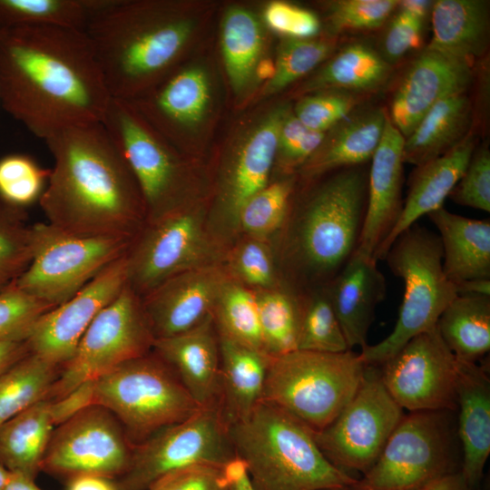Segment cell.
I'll return each mask as SVG.
<instances>
[{
  "label": "cell",
  "instance_id": "obj_22",
  "mask_svg": "<svg viewBox=\"0 0 490 490\" xmlns=\"http://www.w3.org/2000/svg\"><path fill=\"white\" fill-rule=\"evenodd\" d=\"M404 142L405 138L387 113L380 142L370 160L367 211L358 248L374 259L395 226L403 206Z\"/></svg>",
  "mask_w": 490,
  "mask_h": 490
},
{
  "label": "cell",
  "instance_id": "obj_12",
  "mask_svg": "<svg viewBox=\"0 0 490 490\" xmlns=\"http://www.w3.org/2000/svg\"><path fill=\"white\" fill-rule=\"evenodd\" d=\"M154 340L142 298L126 284L91 323L47 399H60L83 383L151 352Z\"/></svg>",
  "mask_w": 490,
  "mask_h": 490
},
{
  "label": "cell",
  "instance_id": "obj_57",
  "mask_svg": "<svg viewBox=\"0 0 490 490\" xmlns=\"http://www.w3.org/2000/svg\"><path fill=\"white\" fill-rule=\"evenodd\" d=\"M30 353L26 340L0 342V374Z\"/></svg>",
  "mask_w": 490,
  "mask_h": 490
},
{
  "label": "cell",
  "instance_id": "obj_38",
  "mask_svg": "<svg viewBox=\"0 0 490 490\" xmlns=\"http://www.w3.org/2000/svg\"><path fill=\"white\" fill-rule=\"evenodd\" d=\"M111 0H0V30L55 25L84 31L90 18Z\"/></svg>",
  "mask_w": 490,
  "mask_h": 490
},
{
  "label": "cell",
  "instance_id": "obj_24",
  "mask_svg": "<svg viewBox=\"0 0 490 490\" xmlns=\"http://www.w3.org/2000/svg\"><path fill=\"white\" fill-rule=\"evenodd\" d=\"M328 290L348 348H364L376 309L387 294L377 260L357 249L328 284Z\"/></svg>",
  "mask_w": 490,
  "mask_h": 490
},
{
  "label": "cell",
  "instance_id": "obj_7",
  "mask_svg": "<svg viewBox=\"0 0 490 490\" xmlns=\"http://www.w3.org/2000/svg\"><path fill=\"white\" fill-rule=\"evenodd\" d=\"M367 365L348 350H307L270 358L261 401L273 404L313 431L328 426L356 393Z\"/></svg>",
  "mask_w": 490,
  "mask_h": 490
},
{
  "label": "cell",
  "instance_id": "obj_3",
  "mask_svg": "<svg viewBox=\"0 0 490 490\" xmlns=\"http://www.w3.org/2000/svg\"><path fill=\"white\" fill-rule=\"evenodd\" d=\"M290 206L281 229L284 282L297 292L328 285L358 248L368 205L363 165L328 172Z\"/></svg>",
  "mask_w": 490,
  "mask_h": 490
},
{
  "label": "cell",
  "instance_id": "obj_20",
  "mask_svg": "<svg viewBox=\"0 0 490 490\" xmlns=\"http://www.w3.org/2000/svg\"><path fill=\"white\" fill-rule=\"evenodd\" d=\"M231 279L224 263L179 273L142 298L156 338L184 332L212 313L224 285Z\"/></svg>",
  "mask_w": 490,
  "mask_h": 490
},
{
  "label": "cell",
  "instance_id": "obj_16",
  "mask_svg": "<svg viewBox=\"0 0 490 490\" xmlns=\"http://www.w3.org/2000/svg\"><path fill=\"white\" fill-rule=\"evenodd\" d=\"M133 450L118 418L92 405L54 427L41 471L65 480L83 475L118 479L129 469Z\"/></svg>",
  "mask_w": 490,
  "mask_h": 490
},
{
  "label": "cell",
  "instance_id": "obj_13",
  "mask_svg": "<svg viewBox=\"0 0 490 490\" xmlns=\"http://www.w3.org/2000/svg\"><path fill=\"white\" fill-rule=\"evenodd\" d=\"M102 123L138 184L146 222L189 204L181 162L131 103L111 97Z\"/></svg>",
  "mask_w": 490,
  "mask_h": 490
},
{
  "label": "cell",
  "instance_id": "obj_62",
  "mask_svg": "<svg viewBox=\"0 0 490 490\" xmlns=\"http://www.w3.org/2000/svg\"><path fill=\"white\" fill-rule=\"evenodd\" d=\"M12 474V473H11ZM3 490H42L34 480L29 479L20 475L12 474L10 480Z\"/></svg>",
  "mask_w": 490,
  "mask_h": 490
},
{
  "label": "cell",
  "instance_id": "obj_34",
  "mask_svg": "<svg viewBox=\"0 0 490 490\" xmlns=\"http://www.w3.org/2000/svg\"><path fill=\"white\" fill-rule=\"evenodd\" d=\"M391 74L390 64L370 45L354 43L342 48L309 80L302 92H372L381 88Z\"/></svg>",
  "mask_w": 490,
  "mask_h": 490
},
{
  "label": "cell",
  "instance_id": "obj_29",
  "mask_svg": "<svg viewBox=\"0 0 490 490\" xmlns=\"http://www.w3.org/2000/svg\"><path fill=\"white\" fill-rule=\"evenodd\" d=\"M218 335L220 355L219 408L229 427L245 419L261 401L270 357Z\"/></svg>",
  "mask_w": 490,
  "mask_h": 490
},
{
  "label": "cell",
  "instance_id": "obj_54",
  "mask_svg": "<svg viewBox=\"0 0 490 490\" xmlns=\"http://www.w3.org/2000/svg\"><path fill=\"white\" fill-rule=\"evenodd\" d=\"M424 21L398 11L382 41V56L390 64L420 46Z\"/></svg>",
  "mask_w": 490,
  "mask_h": 490
},
{
  "label": "cell",
  "instance_id": "obj_23",
  "mask_svg": "<svg viewBox=\"0 0 490 490\" xmlns=\"http://www.w3.org/2000/svg\"><path fill=\"white\" fill-rule=\"evenodd\" d=\"M152 351L175 372L200 407H219L220 355L212 313L191 329L156 338Z\"/></svg>",
  "mask_w": 490,
  "mask_h": 490
},
{
  "label": "cell",
  "instance_id": "obj_53",
  "mask_svg": "<svg viewBox=\"0 0 490 490\" xmlns=\"http://www.w3.org/2000/svg\"><path fill=\"white\" fill-rule=\"evenodd\" d=\"M263 16L272 31L288 38L310 39L320 29V22L313 12L282 1L270 3Z\"/></svg>",
  "mask_w": 490,
  "mask_h": 490
},
{
  "label": "cell",
  "instance_id": "obj_64",
  "mask_svg": "<svg viewBox=\"0 0 490 490\" xmlns=\"http://www.w3.org/2000/svg\"><path fill=\"white\" fill-rule=\"evenodd\" d=\"M319 490H350L348 487L347 488H326V489H319Z\"/></svg>",
  "mask_w": 490,
  "mask_h": 490
},
{
  "label": "cell",
  "instance_id": "obj_42",
  "mask_svg": "<svg viewBox=\"0 0 490 490\" xmlns=\"http://www.w3.org/2000/svg\"><path fill=\"white\" fill-rule=\"evenodd\" d=\"M295 180L288 177L266 185L241 207L238 231L263 239L281 230L290 206Z\"/></svg>",
  "mask_w": 490,
  "mask_h": 490
},
{
  "label": "cell",
  "instance_id": "obj_35",
  "mask_svg": "<svg viewBox=\"0 0 490 490\" xmlns=\"http://www.w3.org/2000/svg\"><path fill=\"white\" fill-rule=\"evenodd\" d=\"M436 328L458 360L476 362L490 349V296L457 295Z\"/></svg>",
  "mask_w": 490,
  "mask_h": 490
},
{
  "label": "cell",
  "instance_id": "obj_8",
  "mask_svg": "<svg viewBox=\"0 0 490 490\" xmlns=\"http://www.w3.org/2000/svg\"><path fill=\"white\" fill-rule=\"evenodd\" d=\"M94 404L118 418L134 446L201 408L152 350L94 379Z\"/></svg>",
  "mask_w": 490,
  "mask_h": 490
},
{
  "label": "cell",
  "instance_id": "obj_46",
  "mask_svg": "<svg viewBox=\"0 0 490 490\" xmlns=\"http://www.w3.org/2000/svg\"><path fill=\"white\" fill-rule=\"evenodd\" d=\"M51 169L43 168L26 154H9L0 159V201L25 209L39 201Z\"/></svg>",
  "mask_w": 490,
  "mask_h": 490
},
{
  "label": "cell",
  "instance_id": "obj_50",
  "mask_svg": "<svg viewBox=\"0 0 490 490\" xmlns=\"http://www.w3.org/2000/svg\"><path fill=\"white\" fill-rule=\"evenodd\" d=\"M326 134L307 128L288 111L279 134L277 156L280 167L288 173L299 170L320 146Z\"/></svg>",
  "mask_w": 490,
  "mask_h": 490
},
{
  "label": "cell",
  "instance_id": "obj_14",
  "mask_svg": "<svg viewBox=\"0 0 490 490\" xmlns=\"http://www.w3.org/2000/svg\"><path fill=\"white\" fill-rule=\"evenodd\" d=\"M236 457L220 408L201 407L189 418L152 434L134 446L131 466L116 479L118 490H148L163 475L198 464L226 466Z\"/></svg>",
  "mask_w": 490,
  "mask_h": 490
},
{
  "label": "cell",
  "instance_id": "obj_31",
  "mask_svg": "<svg viewBox=\"0 0 490 490\" xmlns=\"http://www.w3.org/2000/svg\"><path fill=\"white\" fill-rule=\"evenodd\" d=\"M432 37L426 50L470 62L487 48L489 2L437 0L431 9Z\"/></svg>",
  "mask_w": 490,
  "mask_h": 490
},
{
  "label": "cell",
  "instance_id": "obj_48",
  "mask_svg": "<svg viewBox=\"0 0 490 490\" xmlns=\"http://www.w3.org/2000/svg\"><path fill=\"white\" fill-rule=\"evenodd\" d=\"M357 103L351 93L321 91L303 97L293 113L307 128L327 132L349 116Z\"/></svg>",
  "mask_w": 490,
  "mask_h": 490
},
{
  "label": "cell",
  "instance_id": "obj_45",
  "mask_svg": "<svg viewBox=\"0 0 490 490\" xmlns=\"http://www.w3.org/2000/svg\"><path fill=\"white\" fill-rule=\"evenodd\" d=\"M333 48L334 44L328 41L311 38L283 40L263 93H276L305 76L328 58Z\"/></svg>",
  "mask_w": 490,
  "mask_h": 490
},
{
  "label": "cell",
  "instance_id": "obj_6",
  "mask_svg": "<svg viewBox=\"0 0 490 490\" xmlns=\"http://www.w3.org/2000/svg\"><path fill=\"white\" fill-rule=\"evenodd\" d=\"M384 260L391 272L403 279L404 296L391 333L359 353L366 365L377 367L412 338L435 328L444 309L457 296L443 270L438 234L417 222L395 240Z\"/></svg>",
  "mask_w": 490,
  "mask_h": 490
},
{
  "label": "cell",
  "instance_id": "obj_40",
  "mask_svg": "<svg viewBox=\"0 0 490 490\" xmlns=\"http://www.w3.org/2000/svg\"><path fill=\"white\" fill-rule=\"evenodd\" d=\"M212 316L219 334L264 352L252 289L230 279L217 299Z\"/></svg>",
  "mask_w": 490,
  "mask_h": 490
},
{
  "label": "cell",
  "instance_id": "obj_26",
  "mask_svg": "<svg viewBox=\"0 0 490 490\" xmlns=\"http://www.w3.org/2000/svg\"><path fill=\"white\" fill-rule=\"evenodd\" d=\"M458 437L462 445L460 469L473 488L490 454V379L476 362L460 361L456 387Z\"/></svg>",
  "mask_w": 490,
  "mask_h": 490
},
{
  "label": "cell",
  "instance_id": "obj_30",
  "mask_svg": "<svg viewBox=\"0 0 490 490\" xmlns=\"http://www.w3.org/2000/svg\"><path fill=\"white\" fill-rule=\"evenodd\" d=\"M210 93L206 73L198 67H189L166 77L129 103L142 116L171 131L174 126H192L199 122L209 106Z\"/></svg>",
  "mask_w": 490,
  "mask_h": 490
},
{
  "label": "cell",
  "instance_id": "obj_41",
  "mask_svg": "<svg viewBox=\"0 0 490 490\" xmlns=\"http://www.w3.org/2000/svg\"><path fill=\"white\" fill-rule=\"evenodd\" d=\"M298 349L322 353L351 350L333 309L328 285L301 293Z\"/></svg>",
  "mask_w": 490,
  "mask_h": 490
},
{
  "label": "cell",
  "instance_id": "obj_4",
  "mask_svg": "<svg viewBox=\"0 0 490 490\" xmlns=\"http://www.w3.org/2000/svg\"><path fill=\"white\" fill-rule=\"evenodd\" d=\"M170 4L112 0L84 33L112 98L132 101L159 83L186 45L192 24Z\"/></svg>",
  "mask_w": 490,
  "mask_h": 490
},
{
  "label": "cell",
  "instance_id": "obj_44",
  "mask_svg": "<svg viewBox=\"0 0 490 490\" xmlns=\"http://www.w3.org/2000/svg\"><path fill=\"white\" fill-rule=\"evenodd\" d=\"M223 263L232 279L250 289L285 284L278 277L273 255L263 239L246 235L226 251Z\"/></svg>",
  "mask_w": 490,
  "mask_h": 490
},
{
  "label": "cell",
  "instance_id": "obj_56",
  "mask_svg": "<svg viewBox=\"0 0 490 490\" xmlns=\"http://www.w3.org/2000/svg\"><path fill=\"white\" fill-rule=\"evenodd\" d=\"M66 482V490H118L116 479L100 475H77Z\"/></svg>",
  "mask_w": 490,
  "mask_h": 490
},
{
  "label": "cell",
  "instance_id": "obj_21",
  "mask_svg": "<svg viewBox=\"0 0 490 490\" xmlns=\"http://www.w3.org/2000/svg\"><path fill=\"white\" fill-rule=\"evenodd\" d=\"M472 76L470 62L426 49L400 81L388 114L391 122L406 139L436 103L465 93Z\"/></svg>",
  "mask_w": 490,
  "mask_h": 490
},
{
  "label": "cell",
  "instance_id": "obj_61",
  "mask_svg": "<svg viewBox=\"0 0 490 490\" xmlns=\"http://www.w3.org/2000/svg\"><path fill=\"white\" fill-rule=\"evenodd\" d=\"M433 3L434 1L426 0H403L398 1L397 10L424 21L431 13Z\"/></svg>",
  "mask_w": 490,
  "mask_h": 490
},
{
  "label": "cell",
  "instance_id": "obj_55",
  "mask_svg": "<svg viewBox=\"0 0 490 490\" xmlns=\"http://www.w3.org/2000/svg\"><path fill=\"white\" fill-rule=\"evenodd\" d=\"M92 405H95L94 380L83 383L60 399L51 400V413L55 426Z\"/></svg>",
  "mask_w": 490,
  "mask_h": 490
},
{
  "label": "cell",
  "instance_id": "obj_51",
  "mask_svg": "<svg viewBox=\"0 0 490 490\" xmlns=\"http://www.w3.org/2000/svg\"><path fill=\"white\" fill-rule=\"evenodd\" d=\"M449 197L457 204L490 211V152L486 146L474 152Z\"/></svg>",
  "mask_w": 490,
  "mask_h": 490
},
{
  "label": "cell",
  "instance_id": "obj_25",
  "mask_svg": "<svg viewBox=\"0 0 490 490\" xmlns=\"http://www.w3.org/2000/svg\"><path fill=\"white\" fill-rule=\"evenodd\" d=\"M474 152V139L466 136L444 154L416 166L397 220L375 255L377 260H384L395 240L420 217L443 207L446 198L465 172Z\"/></svg>",
  "mask_w": 490,
  "mask_h": 490
},
{
  "label": "cell",
  "instance_id": "obj_59",
  "mask_svg": "<svg viewBox=\"0 0 490 490\" xmlns=\"http://www.w3.org/2000/svg\"><path fill=\"white\" fill-rule=\"evenodd\" d=\"M227 473L230 479L229 490H253L246 467L238 457L227 465Z\"/></svg>",
  "mask_w": 490,
  "mask_h": 490
},
{
  "label": "cell",
  "instance_id": "obj_11",
  "mask_svg": "<svg viewBox=\"0 0 490 490\" xmlns=\"http://www.w3.org/2000/svg\"><path fill=\"white\" fill-rule=\"evenodd\" d=\"M453 411H416L405 415L375 464L350 490H417L455 471Z\"/></svg>",
  "mask_w": 490,
  "mask_h": 490
},
{
  "label": "cell",
  "instance_id": "obj_9",
  "mask_svg": "<svg viewBox=\"0 0 490 490\" xmlns=\"http://www.w3.org/2000/svg\"><path fill=\"white\" fill-rule=\"evenodd\" d=\"M224 248L204 211L187 204L145 222L132 239L126 253L127 284L143 298L179 273L222 263Z\"/></svg>",
  "mask_w": 490,
  "mask_h": 490
},
{
  "label": "cell",
  "instance_id": "obj_10",
  "mask_svg": "<svg viewBox=\"0 0 490 490\" xmlns=\"http://www.w3.org/2000/svg\"><path fill=\"white\" fill-rule=\"evenodd\" d=\"M131 239L75 234L50 223L32 225L33 257L15 284L54 308L126 254Z\"/></svg>",
  "mask_w": 490,
  "mask_h": 490
},
{
  "label": "cell",
  "instance_id": "obj_5",
  "mask_svg": "<svg viewBox=\"0 0 490 490\" xmlns=\"http://www.w3.org/2000/svg\"><path fill=\"white\" fill-rule=\"evenodd\" d=\"M229 436L253 490L349 488L357 481L327 459L309 426L273 404L260 401L229 426Z\"/></svg>",
  "mask_w": 490,
  "mask_h": 490
},
{
  "label": "cell",
  "instance_id": "obj_32",
  "mask_svg": "<svg viewBox=\"0 0 490 490\" xmlns=\"http://www.w3.org/2000/svg\"><path fill=\"white\" fill-rule=\"evenodd\" d=\"M55 427L51 400H42L0 426V464L34 480Z\"/></svg>",
  "mask_w": 490,
  "mask_h": 490
},
{
  "label": "cell",
  "instance_id": "obj_37",
  "mask_svg": "<svg viewBox=\"0 0 490 490\" xmlns=\"http://www.w3.org/2000/svg\"><path fill=\"white\" fill-rule=\"evenodd\" d=\"M220 43L230 84L240 93L249 84L262 51L263 32L257 17L244 8L228 10Z\"/></svg>",
  "mask_w": 490,
  "mask_h": 490
},
{
  "label": "cell",
  "instance_id": "obj_52",
  "mask_svg": "<svg viewBox=\"0 0 490 490\" xmlns=\"http://www.w3.org/2000/svg\"><path fill=\"white\" fill-rule=\"evenodd\" d=\"M230 479L226 466L198 464L172 471L148 490H229Z\"/></svg>",
  "mask_w": 490,
  "mask_h": 490
},
{
  "label": "cell",
  "instance_id": "obj_60",
  "mask_svg": "<svg viewBox=\"0 0 490 490\" xmlns=\"http://www.w3.org/2000/svg\"><path fill=\"white\" fill-rule=\"evenodd\" d=\"M457 295L490 296V279H474L454 284Z\"/></svg>",
  "mask_w": 490,
  "mask_h": 490
},
{
  "label": "cell",
  "instance_id": "obj_43",
  "mask_svg": "<svg viewBox=\"0 0 490 490\" xmlns=\"http://www.w3.org/2000/svg\"><path fill=\"white\" fill-rule=\"evenodd\" d=\"M32 257V225L25 209L0 201V292L25 271Z\"/></svg>",
  "mask_w": 490,
  "mask_h": 490
},
{
  "label": "cell",
  "instance_id": "obj_36",
  "mask_svg": "<svg viewBox=\"0 0 490 490\" xmlns=\"http://www.w3.org/2000/svg\"><path fill=\"white\" fill-rule=\"evenodd\" d=\"M253 291L264 352L274 358L297 350L301 322V293L287 284Z\"/></svg>",
  "mask_w": 490,
  "mask_h": 490
},
{
  "label": "cell",
  "instance_id": "obj_18",
  "mask_svg": "<svg viewBox=\"0 0 490 490\" xmlns=\"http://www.w3.org/2000/svg\"><path fill=\"white\" fill-rule=\"evenodd\" d=\"M126 284L127 261L124 254L68 300L37 319L26 338L30 352L62 368L73 358L81 338L96 316Z\"/></svg>",
  "mask_w": 490,
  "mask_h": 490
},
{
  "label": "cell",
  "instance_id": "obj_63",
  "mask_svg": "<svg viewBox=\"0 0 490 490\" xmlns=\"http://www.w3.org/2000/svg\"><path fill=\"white\" fill-rule=\"evenodd\" d=\"M11 473L0 464V490H3L11 477Z\"/></svg>",
  "mask_w": 490,
  "mask_h": 490
},
{
  "label": "cell",
  "instance_id": "obj_39",
  "mask_svg": "<svg viewBox=\"0 0 490 490\" xmlns=\"http://www.w3.org/2000/svg\"><path fill=\"white\" fill-rule=\"evenodd\" d=\"M61 368L34 353L0 374V426L13 416L47 399Z\"/></svg>",
  "mask_w": 490,
  "mask_h": 490
},
{
  "label": "cell",
  "instance_id": "obj_2",
  "mask_svg": "<svg viewBox=\"0 0 490 490\" xmlns=\"http://www.w3.org/2000/svg\"><path fill=\"white\" fill-rule=\"evenodd\" d=\"M44 142L54 159L39 200L47 222L75 234L132 240L146 222L143 200L103 123L70 125Z\"/></svg>",
  "mask_w": 490,
  "mask_h": 490
},
{
  "label": "cell",
  "instance_id": "obj_28",
  "mask_svg": "<svg viewBox=\"0 0 490 490\" xmlns=\"http://www.w3.org/2000/svg\"><path fill=\"white\" fill-rule=\"evenodd\" d=\"M438 230L443 250V270L453 284L490 279V220H475L444 207L428 214Z\"/></svg>",
  "mask_w": 490,
  "mask_h": 490
},
{
  "label": "cell",
  "instance_id": "obj_49",
  "mask_svg": "<svg viewBox=\"0 0 490 490\" xmlns=\"http://www.w3.org/2000/svg\"><path fill=\"white\" fill-rule=\"evenodd\" d=\"M397 5L398 0L334 1L329 7V20L337 31L376 29L397 10Z\"/></svg>",
  "mask_w": 490,
  "mask_h": 490
},
{
  "label": "cell",
  "instance_id": "obj_15",
  "mask_svg": "<svg viewBox=\"0 0 490 490\" xmlns=\"http://www.w3.org/2000/svg\"><path fill=\"white\" fill-rule=\"evenodd\" d=\"M403 410L384 386L377 366L367 365L352 398L328 426L312 430L313 436L335 466L365 474L402 420Z\"/></svg>",
  "mask_w": 490,
  "mask_h": 490
},
{
  "label": "cell",
  "instance_id": "obj_19",
  "mask_svg": "<svg viewBox=\"0 0 490 490\" xmlns=\"http://www.w3.org/2000/svg\"><path fill=\"white\" fill-rule=\"evenodd\" d=\"M288 111L284 106L277 108L257 123L222 171L214 211L208 220L212 233L223 245L238 232L241 207L268 185L277 157L280 126Z\"/></svg>",
  "mask_w": 490,
  "mask_h": 490
},
{
  "label": "cell",
  "instance_id": "obj_58",
  "mask_svg": "<svg viewBox=\"0 0 490 490\" xmlns=\"http://www.w3.org/2000/svg\"><path fill=\"white\" fill-rule=\"evenodd\" d=\"M417 490H472L461 471L438 476Z\"/></svg>",
  "mask_w": 490,
  "mask_h": 490
},
{
  "label": "cell",
  "instance_id": "obj_27",
  "mask_svg": "<svg viewBox=\"0 0 490 490\" xmlns=\"http://www.w3.org/2000/svg\"><path fill=\"white\" fill-rule=\"evenodd\" d=\"M387 115V113L377 108L341 121L299 169L301 177L316 180L328 172L364 165L370 161L380 142Z\"/></svg>",
  "mask_w": 490,
  "mask_h": 490
},
{
  "label": "cell",
  "instance_id": "obj_47",
  "mask_svg": "<svg viewBox=\"0 0 490 490\" xmlns=\"http://www.w3.org/2000/svg\"><path fill=\"white\" fill-rule=\"evenodd\" d=\"M52 309L14 282L0 292V342L26 340L37 319Z\"/></svg>",
  "mask_w": 490,
  "mask_h": 490
},
{
  "label": "cell",
  "instance_id": "obj_33",
  "mask_svg": "<svg viewBox=\"0 0 490 490\" xmlns=\"http://www.w3.org/2000/svg\"><path fill=\"white\" fill-rule=\"evenodd\" d=\"M471 115L466 92L436 103L405 139L404 162L419 166L452 149L465 138Z\"/></svg>",
  "mask_w": 490,
  "mask_h": 490
},
{
  "label": "cell",
  "instance_id": "obj_17",
  "mask_svg": "<svg viewBox=\"0 0 490 490\" xmlns=\"http://www.w3.org/2000/svg\"><path fill=\"white\" fill-rule=\"evenodd\" d=\"M380 366L384 386L403 409L456 410L459 360L436 326L412 338Z\"/></svg>",
  "mask_w": 490,
  "mask_h": 490
},
{
  "label": "cell",
  "instance_id": "obj_1",
  "mask_svg": "<svg viewBox=\"0 0 490 490\" xmlns=\"http://www.w3.org/2000/svg\"><path fill=\"white\" fill-rule=\"evenodd\" d=\"M111 95L84 31L55 25L0 30V104L35 136L102 122Z\"/></svg>",
  "mask_w": 490,
  "mask_h": 490
}]
</instances>
